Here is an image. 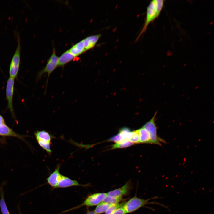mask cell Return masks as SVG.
<instances>
[{
	"instance_id": "6da1fadb",
	"label": "cell",
	"mask_w": 214,
	"mask_h": 214,
	"mask_svg": "<svg viewBox=\"0 0 214 214\" xmlns=\"http://www.w3.org/2000/svg\"><path fill=\"white\" fill-rule=\"evenodd\" d=\"M163 0H153L151 1L147 9L144 23L137 39L146 30L149 25L159 17L163 8Z\"/></svg>"
},
{
	"instance_id": "7a4b0ae2",
	"label": "cell",
	"mask_w": 214,
	"mask_h": 214,
	"mask_svg": "<svg viewBox=\"0 0 214 214\" xmlns=\"http://www.w3.org/2000/svg\"><path fill=\"white\" fill-rule=\"evenodd\" d=\"M159 198L155 197L147 199H141L135 196L131 198L125 203H124L122 207L126 213H131L137 210L140 208L148 204H155L162 206L165 208L167 207L163 204L156 202H149L150 199Z\"/></svg>"
},
{
	"instance_id": "3957f363",
	"label": "cell",
	"mask_w": 214,
	"mask_h": 214,
	"mask_svg": "<svg viewBox=\"0 0 214 214\" xmlns=\"http://www.w3.org/2000/svg\"><path fill=\"white\" fill-rule=\"evenodd\" d=\"M156 112L152 118L142 126L148 132L150 135L151 144L161 146L162 143L166 142L162 138L159 137L157 135V128L155 123Z\"/></svg>"
},
{
	"instance_id": "277c9868",
	"label": "cell",
	"mask_w": 214,
	"mask_h": 214,
	"mask_svg": "<svg viewBox=\"0 0 214 214\" xmlns=\"http://www.w3.org/2000/svg\"><path fill=\"white\" fill-rule=\"evenodd\" d=\"M58 66V57L56 53V50L53 48L52 53L47 60L45 67L40 70L38 74V78L39 79L44 73L47 74V78L46 80L45 89V93L46 92L47 85L49 78L51 74Z\"/></svg>"
},
{
	"instance_id": "5b68a950",
	"label": "cell",
	"mask_w": 214,
	"mask_h": 214,
	"mask_svg": "<svg viewBox=\"0 0 214 214\" xmlns=\"http://www.w3.org/2000/svg\"><path fill=\"white\" fill-rule=\"evenodd\" d=\"M21 46L20 40L18 38L17 46L12 59L10 65V77L14 79L16 77L19 67L20 61Z\"/></svg>"
},
{
	"instance_id": "8992f818",
	"label": "cell",
	"mask_w": 214,
	"mask_h": 214,
	"mask_svg": "<svg viewBox=\"0 0 214 214\" xmlns=\"http://www.w3.org/2000/svg\"><path fill=\"white\" fill-rule=\"evenodd\" d=\"M107 193H94L89 196L84 201L76 207L83 206H92L98 205L103 202L107 196Z\"/></svg>"
},
{
	"instance_id": "52a82bcc",
	"label": "cell",
	"mask_w": 214,
	"mask_h": 214,
	"mask_svg": "<svg viewBox=\"0 0 214 214\" xmlns=\"http://www.w3.org/2000/svg\"><path fill=\"white\" fill-rule=\"evenodd\" d=\"M14 79L10 77L8 79L7 82L6 89V94L8 101V108L9 109L12 115L14 114L12 105Z\"/></svg>"
},
{
	"instance_id": "ba28073f",
	"label": "cell",
	"mask_w": 214,
	"mask_h": 214,
	"mask_svg": "<svg viewBox=\"0 0 214 214\" xmlns=\"http://www.w3.org/2000/svg\"><path fill=\"white\" fill-rule=\"evenodd\" d=\"M85 186L79 184L76 180L71 179L65 176L60 175L59 177L57 188H66L72 186Z\"/></svg>"
},
{
	"instance_id": "9c48e42d",
	"label": "cell",
	"mask_w": 214,
	"mask_h": 214,
	"mask_svg": "<svg viewBox=\"0 0 214 214\" xmlns=\"http://www.w3.org/2000/svg\"><path fill=\"white\" fill-rule=\"evenodd\" d=\"M130 188V184L128 182L122 187L108 192L107 195L117 198L122 197L128 193Z\"/></svg>"
},
{
	"instance_id": "30bf717a",
	"label": "cell",
	"mask_w": 214,
	"mask_h": 214,
	"mask_svg": "<svg viewBox=\"0 0 214 214\" xmlns=\"http://www.w3.org/2000/svg\"><path fill=\"white\" fill-rule=\"evenodd\" d=\"M60 166V164H58L54 171L46 179L47 183L53 188L57 187L59 177L61 174L59 171Z\"/></svg>"
},
{
	"instance_id": "8fae6325",
	"label": "cell",
	"mask_w": 214,
	"mask_h": 214,
	"mask_svg": "<svg viewBox=\"0 0 214 214\" xmlns=\"http://www.w3.org/2000/svg\"><path fill=\"white\" fill-rule=\"evenodd\" d=\"M101 36L100 34L90 36L83 40L86 51L93 48Z\"/></svg>"
},
{
	"instance_id": "7c38bea8",
	"label": "cell",
	"mask_w": 214,
	"mask_h": 214,
	"mask_svg": "<svg viewBox=\"0 0 214 214\" xmlns=\"http://www.w3.org/2000/svg\"><path fill=\"white\" fill-rule=\"evenodd\" d=\"M68 51L75 57L86 51L84 47L83 40L73 45Z\"/></svg>"
},
{
	"instance_id": "4fadbf2b",
	"label": "cell",
	"mask_w": 214,
	"mask_h": 214,
	"mask_svg": "<svg viewBox=\"0 0 214 214\" xmlns=\"http://www.w3.org/2000/svg\"><path fill=\"white\" fill-rule=\"evenodd\" d=\"M75 57L68 50L66 51L58 57V66L63 67Z\"/></svg>"
},
{
	"instance_id": "5bb4252c",
	"label": "cell",
	"mask_w": 214,
	"mask_h": 214,
	"mask_svg": "<svg viewBox=\"0 0 214 214\" xmlns=\"http://www.w3.org/2000/svg\"><path fill=\"white\" fill-rule=\"evenodd\" d=\"M139 137V143L151 144L149 134L142 127L136 130Z\"/></svg>"
},
{
	"instance_id": "9a60e30c",
	"label": "cell",
	"mask_w": 214,
	"mask_h": 214,
	"mask_svg": "<svg viewBox=\"0 0 214 214\" xmlns=\"http://www.w3.org/2000/svg\"><path fill=\"white\" fill-rule=\"evenodd\" d=\"M37 140L46 142H51V140L54 137L47 131L42 130L38 131L35 133Z\"/></svg>"
},
{
	"instance_id": "2e32d148",
	"label": "cell",
	"mask_w": 214,
	"mask_h": 214,
	"mask_svg": "<svg viewBox=\"0 0 214 214\" xmlns=\"http://www.w3.org/2000/svg\"><path fill=\"white\" fill-rule=\"evenodd\" d=\"M0 135L20 137L5 124L0 125Z\"/></svg>"
},
{
	"instance_id": "e0dca14e",
	"label": "cell",
	"mask_w": 214,
	"mask_h": 214,
	"mask_svg": "<svg viewBox=\"0 0 214 214\" xmlns=\"http://www.w3.org/2000/svg\"><path fill=\"white\" fill-rule=\"evenodd\" d=\"M135 144L127 140H123L120 142L116 143L112 145L111 149L127 148Z\"/></svg>"
},
{
	"instance_id": "ac0fdd59",
	"label": "cell",
	"mask_w": 214,
	"mask_h": 214,
	"mask_svg": "<svg viewBox=\"0 0 214 214\" xmlns=\"http://www.w3.org/2000/svg\"><path fill=\"white\" fill-rule=\"evenodd\" d=\"M122 199V197H115L107 195L102 202L111 205L119 203Z\"/></svg>"
},
{
	"instance_id": "d6986e66",
	"label": "cell",
	"mask_w": 214,
	"mask_h": 214,
	"mask_svg": "<svg viewBox=\"0 0 214 214\" xmlns=\"http://www.w3.org/2000/svg\"><path fill=\"white\" fill-rule=\"evenodd\" d=\"M111 206L109 204L102 202L97 205L94 211L96 214H101L106 212Z\"/></svg>"
},
{
	"instance_id": "ffe728a7",
	"label": "cell",
	"mask_w": 214,
	"mask_h": 214,
	"mask_svg": "<svg viewBox=\"0 0 214 214\" xmlns=\"http://www.w3.org/2000/svg\"><path fill=\"white\" fill-rule=\"evenodd\" d=\"M0 208L2 214H10L4 199V193L2 190L1 191Z\"/></svg>"
},
{
	"instance_id": "44dd1931",
	"label": "cell",
	"mask_w": 214,
	"mask_h": 214,
	"mask_svg": "<svg viewBox=\"0 0 214 214\" xmlns=\"http://www.w3.org/2000/svg\"><path fill=\"white\" fill-rule=\"evenodd\" d=\"M40 146L45 150L49 155H51L52 151L51 149V142H46L37 140Z\"/></svg>"
},
{
	"instance_id": "7402d4cb",
	"label": "cell",
	"mask_w": 214,
	"mask_h": 214,
	"mask_svg": "<svg viewBox=\"0 0 214 214\" xmlns=\"http://www.w3.org/2000/svg\"><path fill=\"white\" fill-rule=\"evenodd\" d=\"M129 141L135 144L139 143V137L137 130L132 131Z\"/></svg>"
},
{
	"instance_id": "603a6c76",
	"label": "cell",
	"mask_w": 214,
	"mask_h": 214,
	"mask_svg": "<svg viewBox=\"0 0 214 214\" xmlns=\"http://www.w3.org/2000/svg\"><path fill=\"white\" fill-rule=\"evenodd\" d=\"M124 204V203H122L111 205L105 212V214H110L116 210L122 207Z\"/></svg>"
},
{
	"instance_id": "cb8c5ba5",
	"label": "cell",
	"mask_w": 214,
	"mask_h": 214,
	"mask_svg": "<svg viewBox=\"0 0 214 214\" xmlns=\"http://www.w3.org/2000/svg\"><path fill=\"white\" fill-rule=\"evenodd\" d=\"M126 213L125 211L122 207L116 210L110 214H125Z\"/></svg>"
},
{
	"instance_id": "d4e9b609",
	"label": "cell",
	"mask_w": 214,
	"mask_h": 214,
	"mask_svg": "<svg viewBox=\"0 0 214 214\" xmlns=\"http://www.w3.org/2000/svg\"><path fill=\"white\" fill-rule=\"evenodd\" d=\"M5 122L3 117L0 115V125L5 124Z\"/></svg>"
},
{
	"instance_id": "484cf974",
	"label": "cell",
	"mask_w": 214,
	"mask_h": 214,
	"mask_svg": "<svg viewBox=\"0 0 214 214\" xmlns=\"http://www.w3.org/2000/svg\"><path fill=\"white\" fill-rule=\"evenodd\" d=\"M86 214H96L94 211H91L88 212Z\"/></svg>"
}]
</instances>
